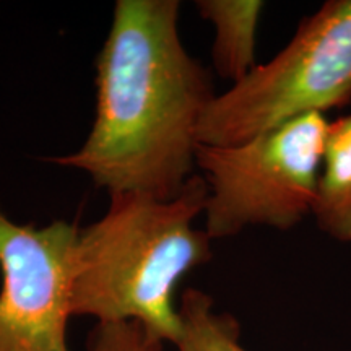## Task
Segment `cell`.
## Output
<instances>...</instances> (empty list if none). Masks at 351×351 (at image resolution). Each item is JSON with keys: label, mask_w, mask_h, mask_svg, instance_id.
<instances>
[{"label": "cell", "mask_w": 351, "mask_h": 351, "mask_svg": "<svg viewBox=\"0 0 351 351\" xmlns=\"http://www.w3.org/2000/svg\"><path fill=\"white\" fill-rule=\"evenodd\" d=\"M178 0H117L96 57L95 119L78 150L51 163L86 173L111 195L181 194L197 168L212 72L179 33Z\"/></svg>", "instance_id": "6da1fadb"}, {"label": "cell", "mask_w": 351, "mask_h": 351, "mask_svg": "<svg viewBox=\"0 0 351 351\" xmlns=\"http://www.w3.org/2000/svg\"><path fill=\"white\" fill-rule=\"evenodd\" d=\"M207 199L200 174L169 200L111 195L106 213L78 232L73 315L98 324H142L173 345L181 326L174 304L178 285L213 256L207 231L195 226Z\"/></svg>", "instance_id": "7a4b0ae2"}, {"label": "cell", "mask_w": 351, "mask_h": 351, "mask_svg": "<svg viewBox=\"0 0 351 351\" xmlns=\"http://www.w3.org/2000/svg\"><path fill=\"white\" fill-rule=\"evenodd\" d=\"M351 104V0H328L300 21L289 43L217 95L199 125L200 145L226 147L309 114Z\"/></svg>", "instance_id": "3957f363"}, {"label": "cell", "mask_w": 351, "mask_h": 351, "mask_svg": "<svg viewBox=\"0 0 351 351\" xmlns=\"http://www.w3.org/2000/svg\"><path fill=\"white\" fill-rule=\"evenodd\" d=\"M328 122L309 114L236 145H200L197 168L208 186L204 230L210 239L252 226L289 231L313 217Z\"/></svg>", "instance_id": "277c9868"}, {"label": "cell", "mask_w": 351, "mask_h": 351, "mask_svg": "<svg viewBox=\"0 0 351 351\" xmlns=\"http://www.w3.org/2000/svg\"><path fill=\"white\" fill-rule=\"evenodd\" d=\"M80 226L23 225L0 207V351H70Z\"/></svg>", "instance_id": "5b68a950"}, {"label": "cell", "mask_w": 351, "mask_h": 351, "mask_svg": "<svg viewBox=\"0 0 351 351\" xmlns=\"http://www.w3.org/2000/svg\"><path fill=\"white\" fill-rule=\"evenodd\" d=\"M265 3L261 0H199L195 8L213 26L212 62L232 85L257 67V32Z\"/></svg>", "instance_id": "8992f818"}, {"label": "cell", "mask_w": 351, "mask_h": 351, "mask_svg": "<svg viewBox=\"0 0 351 351\" xmlns=\"http://www.w3.org/2000/svg\"><path fill=\"white\" fill-rule=\"evenodd\" d=\"M313 218L328 238L351 244V112L328 122Z\"/></svg>", "instance_id": "52a82bcc"}, {"label": "cell", "mask_w": 351, "mask_h": 351, "mask_svg": "<svg viewBox=\"0 0 351 351\" xmlns=\"http://www.w3.org/2000/svg\"><path fill=\"white\" fill-rule=\"evenodd\" d=\"M179 309L178 351H249L241 343V324L215 307L213 298L197 288L182 293Z\"/></svg>", "instance_id": "ba28073f"}, {"label": "cell", "mask_w": 351, "mask_h": 351, "mask_svg": "<svg viewBox=\"0 0 351 351\" xmlns=\"http://www.w3.org/2000/svg\"><path fill=\"white\" fill-rule=\"evenodd\" d=\"M165 341L137 322L96 324L86 351H165Z\"/></svg>", "instance_id": "9c48e42d"}]
</instances>
